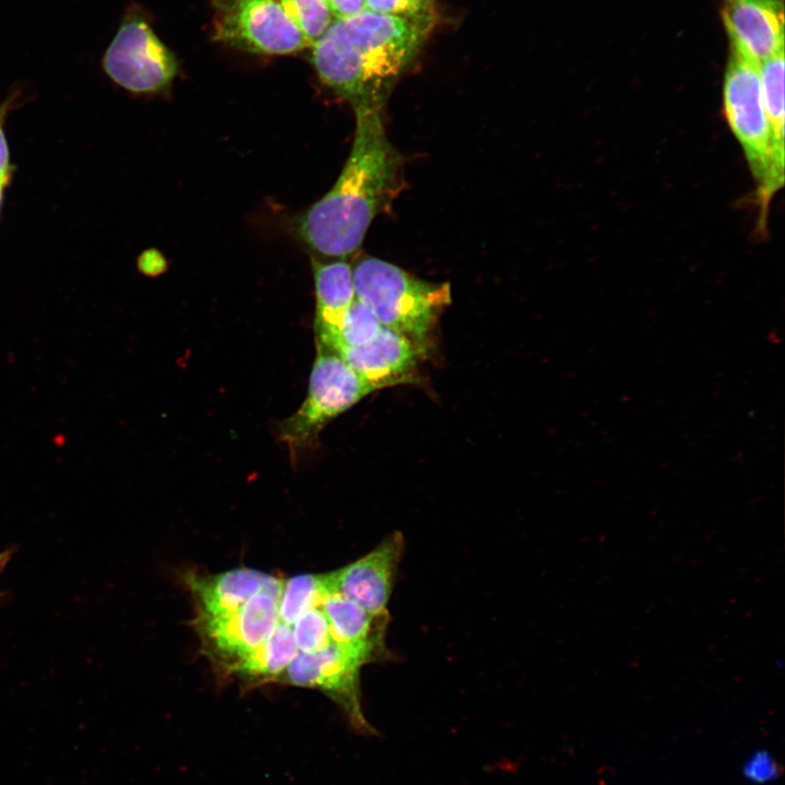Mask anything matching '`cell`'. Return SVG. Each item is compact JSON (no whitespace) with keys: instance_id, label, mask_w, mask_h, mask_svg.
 I'll return each mask as SVG.
<instances>
[{"instance_id":"1","label":"cell","mask_w":785,"mask_h":785,"mask_svg":"<svg viewBox=\"0 0 785 785\" xmlns=\"http://www.w3.org/2000/svg\"><path fill=\"white\" fill-rule=\"evenodd\" d=\"M354 112L353 145L338 180L297 221L301 240L327 257L357 252L401 183L402 160L386 135L383 107L362 106Z\"/></svg>"},{"instance_id":"2","label":"cell","mask_w":785,"mask_h":785,"mask_svg":"<svg viewBox=\"0 0 785 785\" xmlns=\"http://www.w3.org/2000/svg\"><path fill=\"white\" fill-rule=\"evenodd\" d=\"M352 275L357 298L373 310L381 324L426 355L438 318L451 302L449 283L423 280L373 256L360 258Z\"/></svg>"},{"instance_id":"3","label":"cell","mask_w":785,"mask_h":785,"mask_svg":"<svg viewBox=\"0 0 785 785\" xmlns=\"http://www.w3.org/2000/svg\"><path fill=\"white\" fill-rule=\"evenodd\" d=\"M723 111L757 182L760 218L764 219L773 195L783 186L784 168L774 154L759 65L732 49L724 74Z\"/></svg>"},{"instance_id":"4","label":"cell","mask_w":785,"mask_h":785,"mask_svg":"<svg viewBox=\"0 0 785 785\" xmlns=\"http://www.w3.org/2000/svg\"><path fill=\"white\" fill-rule=\"evenodd\" d=\"M375 390L337 352L317 348L305 400L277 426V437L287 446L291 461H303L330 420Z\"/></svg>"},{"instance_id":"5","label":"cell","mask_w":785,"mask_h":785,"mask_svg":"<svg viewBox=\"0 0 785 785\" xmlns=\"http://www.w3.org/2000/svg\"><path fill=\"white\" fill-rule=\"evenodd\" d=\"M342 22L375 99L385 104L394 82L411 63L428 29L402 17L367 10Z\"/></svg>"},{"instance_id":"6","label":"cell","mask_w":785,"mask_h":785,"mask_svg":"<svg viewBox=\"0 0 785 785\" xmlns=\"http://www.w3.org/2000/svg\"><path fill=\"white\" fill-rule=\"evenodd\" d=\"M101 67L116 84L140 94L164 90L177 73L172 53L134 11L119 26L102 56Z\"/></svg>"},{"instance_id":"7","label":"cell","mask_w":785,"mask_h":785,"mask_svg":"<svg viewBox=\"0 0 785 785\" xmlns=\"http://www.w3.org/2000/svg\"><path fill=\"white\" fill-rule=\"evenodd\" d=\"M367 663L359 651L333 640L314 652L298 651L282 674L288 684L321 689L342 709L355 729L371 733L360 696V669Z\"/></svg>"},{"instance_id":"8","label":"cell","mask_w":785,"mask_h":785,"mask_svg":"<svg viewBox=\"0 0 785 785\" xmlns=\"http://www.w3.org/2000/svg\"><path fill=\"white\" fill-rule=\"evenodd\" d=\"M215 36L256 53L287 55L310 44L276 0H221Z\"/></svg>"},{"instance_id":"9","label":"cell","mask_w":785,"mask_h":785,"mask_svg":"<svg viewBox=\"0 0 785 785\" xmlns=\"http://www.w3.org/2000/svg\"><path fill=\"white\" fill-rule=\"evenodd\" d=\"M280 587L263 590L250 597L232 614L206 618L197 617L200 635L229 671L258 648L279 623Z\"/></svg>"},{"instance_id":"10","label":"cell","mask_w":785,"mask_h":785,"mask_svg":"<svg viewBox=\"0 0 785 785\" xmlns=\"http://www.w3.org/2000/svg\"><path fill=\"white\" fill-rule=\"evenodd\" d=\"M403 548V535L390 533L367 554L329 572L335 592L375 617L389 618L388 603Z\"/></svg>"},{"instance_id":"11","label":"cell","mask_w":785,"mask_h":785,"mask_svg":"<svg viewBox=\"0 0 785 785\" xmlns=\"http://www.w3.org/2000/svg\"><path fill=\"white\" fill-rule=\"evenodd\" d=\"M730 49L760 65L784 50L782 0H721Z\"/></svg>"},{"instance_id":"12","label":"cell","mask_w":785,"mask_h":785,"mask_svg":"<svg viewBox=\"0 0 785 785\" xmlns=\"http://www.w3.org/2000/svg\"><path fill=\"white\" fill-rule=\"evenodd\" d=\"M335 352L377 390L416 382L419 362L425 357L404 336L385 326L366 343Z\"/></svg>"},{"instance_id":"13","label":"cell","mask_w":785,"mask_h":785,"mask_svg":"<svg viewBox=\"0 0 785 785\" xmlns=\"http://www.w3.org/2000/svg\"><path fill=\"white\" fill-rule=\"evenodd\" d=\"M313 63L321 80L354 108L384 107L366 80L359 52L350 40L343 22L335 20L313 45Z\"/></svg>"},{"instance_id":"14","label":"cell","mask_w":785,"mask_h":785,"mask_svg":"<svg viewBox=\"0 0 785 785\" xmlns=\"http://www.w3.org/2000/svg\"><path fill=\"white\" fill-rule=\"evenodd\" d=\"M186 584L198 604V617H221L238 611L254 594L282 585L271 575L250 568L217 575L190 573Z\"/></svg>"},{"instance_id":"15","label":"cell","mask_w":785,"mask_h":785,"mask_svg":"<svg viewBox=\"0 0 785 785\" xmlns=\"http://www.w3.org/2000/svg\"><path fill=\"white\" fill-rule=\"evenodd\" d=\"M319 608L328 621L334 641L359 651L370 663L388 654L385 631L389 618L371 615L338 592L327 594Z\"/></svg>"},{"instance_id":"16","label":"cell","mask_w":785,"mask_h":785,"mask_svg":"<svg viewBox=\"0 0 785 785\" xmlns=\"http://www.w3.org/2000/svg\"><path fill=\"white\" fill-rule=\"evenodd\" d=\"M312 264L316 295V346L328 348L343 315L357 298L352 266L341 259L329 263L313 259Z\"/></svg>"},{"instance_id":"17","label":"cell","mask_w":785,"mask_h":785,"mask_svg":"<svg viewBox=\"0 0 785 785\" xmlns=\"http://www.w3.org/2000/svg\"><path fill=\"white\" fill-rule=\"evenodd\" d=\"M297 653L292 628L279 621L266 641L239 662L231 672L253 679H275L285 672Z\"/></svg>"},{"instance_id":"18","label":"cell","mask_w":785,"mask_h":785,"mask_svg":"<svg viewBox=\"0 0 785 785\" xmlns=\"http://www.w3.org/2000/svg\"><path fill=\"white\" fill-rule=\"evenodd\" d=\"M762 99L769 119L777 164L785 166L784 50L759 65Z\"/></svg>"},{"instance_id":"19","label":"cell","mask_w":785,"mask_h":785,"mask_svg":"<svg viewBox=\"0 0 785 785\" xmlns=\"http://www.w3.org/2000/svg\"><path fill=\"white\" fill-rule=\"evenodd\" d=\"M334 593L328 573L300 575L283 582L279 601V621L292 626L305 612L319 607L327 594Z\"/></svg>"},{"instance_id":"20","label":"cell","mask_w":785,"mask_h":785,"mask_svg":"<svg viewBox=\"0 0 785 785\" xmlns=\"http://www.w3.org/2000/svg\"><path fill=\"white\" fill-rule=\"evenodd\" d=\"M382 326L373 310L355 298L343 315L334 341L325 349L335 351L340 347L366 343L378 334Z\"/></svg>"},{"instance_id":"21","label":"cell","mask_w":785,"mask_h":785,"mask_svg":"<svg viewBox=\"0 0 785 785\" xmlns=\"http://www.w3.org/2000/svg\"><path fill=\"white\" fill-rule=\"evenodd\" d=\"M280 4L310 46H313L334 22L325 0H280Z\"/></svg>"},{"instance_id":"22","label":"cell","mask_w":785,"mask_h":785,"mask_svg":"<svg viewBox=\"0 0 785 785\" xmlns=\"http://www.w3.org/2000/svg\"><path fill=\"white\" fill-rule=\"evenodd\" d=\"M298 651L310 653L333 641L328 621L319 607L302 614L291 626Z\"/></svg>"},{"instance_id":"23","label":"cell","mask_w":785,"mask_h":785,"mask_svg":"<svg viewBox=\"0 0 785 785\" xmlns=\"http://www.w3.org/2000/svg\"><path fill=\"white\" fill-rule=\"evenodd\" d=\"M365 10L402 17L427 29L431 28L434 19L430 0H365Z\"/></svg>"},{"instance_id":"24","label":"cell","mask_w":785,"mask_h":785,"mask_svg":"<svg viewBox=\"0 0 785 785\" xmlns=\"http://www.w3.org/2000/svg\"><path fill=\"white\" fill-rule=\"evenodd\" d=\"M742 772L751 782L763 784L778 776L780 766L769 752L759 750L745 762Z\"/></svg>"},{"instance_id":"25","label":"cell","mask_w":785,"mask_h":785,"mask_svg":"<svg viewBox=\"0 0 785 785\" xmlns=\"http://www.w3.org/2000/svg\"><path fill=\"white\" fill-rule=\"evenodd\" d=\"M20 92L11 94L0 104V183L7 185L11 177L10 154L4 135V121L8 112L15 106Z\"/></svg>"},{"instance_id":"26","label":"cell","mask_w":785,"mask_h":785,"mask_svg":"<svg viewBox=\"0 0 785 785\" xmlns=\"http://www.w3.org/2000/svg\"><path fill=\"white\" fill-rule=\"evenodd\" d=\"M336 20H349L365 10V0H325Z\"/></svg>"},{"instance_id":"27","label":"cell","mask_w":785,"mask_h":785,"mask_svg":"<svg viewBox=\"0 0 785 785\" xmlns=\"http://www.w3.org/2000/svg\"><path fill=\"white\" fill-rule=\"evenodd\" d=\"M10 557H11V552H10V551H4V552H1V553H0V571H1V569L7 565V563H8L9 559H10Z\"/></svg>"},{"instance_id":"28","label":"cell","mask_w":785,"mask_h":785,"mask_svg":"<svg viewBox=\"0 0 785 785\" xmlns=\"http://www.w3.org/2000/svg\"><path fill=\"white\" fill-rule=\"evenodd\" d=\"M3 188H4V185H2V184L0 183V207H1V203H2Z\"/></svg>"}]
</instances>
